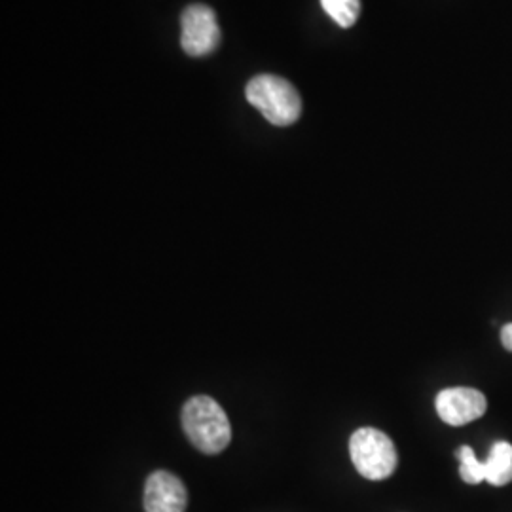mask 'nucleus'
<instances>
[{
	"mask_svg": "<svg viewBox=\"0 0 512 512\" xmlns=\"http://www.w3.org/2000/svg\"><path fill=\"white\" fill-rule=\"evenodd\" d=\"M181 420L188 440L207 456H217L232 440V425L226 412L207 395L188 399Z\"/></svg>",
	"mask_w": 512,
	"mask_h": 512,
	"instance_id": "1",
	"label": "nucleus"
},
{
	"mask_svg": "<svg viewBox=\"0 0 512 512\" xmlns=\"http://www.w3.org/2000/svg\"><path fill=\"white\" fill-rule=\"evenodd\" d=\"M247 101L274 126H291L302 112V99L293 84L275 74H258L245 90Z\"/></svg>",
	"mask_w": 512,
	"mask_h": 512,
	"instance_id": "2",
	"label": "nucleus"
},
{
	"mask_svg": "<svg viewBox=\"0 0 512 512\" xmlns=\"http://www.w3.org/2000/svg\"><path fill=\"white\" fill-rule=\"evenodd\" d=\"M349 456L357 473L368 480H384L395 473L399 456L393 440L380 429L363 427L349 439Z\"/></svg>",
	"mask_w": 512,
	"mask_h": 512,
	"instance_id": "3",
	"label": "nucleus"
},
{
	"mask_svg": "<svg viewBox=\"0 0 512 512\" xmlns=\"http://www.w3.org/2000/svg\"><path fill=\"white\" fill-rule=\"evenodd\" d=\"M217 14L205 4L188 6L181 16V46L190 57L213 54L220 44Z\"/></svg>",
	"mask_w": 512,
	"mask_h": 512,
	"instance_id": "4",
	"label": "nucleus"
},
{
	"mask_svg": "<svg viewBox=\"0 0 512 512\" xmlns=\"http://www.w3.org/2000/svg\"><path fill=\"white\" fill-rule=\"evenodd\" d=\"M440 420L452 427H461L476 421L486 412V397L473 387H450L437 395Z\"/></svg>",
	"mask_w": 512,
	"mask_h": 512,
	"instance_id": "5",
	"label": "nucleus"
},
{
	"mask_svg": "<svg viewBox=\"0 0 512 512\" xmlns=\"http://www.w3.org/2000/svg\"><path fill=\"white\" fill-rule=\"evenodd\" d=\"M188 494L183 480L167 471H156L148 476L145 486V511L184 512Z\"/></svg>",
	"mask_w": 512,
	"mask_h": 512,
	"instance_id": "6",
	"label": "nucleus"
},
{
	"mask_svg": "<svg viewBox=\"0 0 512 512\" xmlns=\"http://www.w3.org/2000/svg\"><path fill=\"white\" fill-rule=\"evenodd\" d=\"M486 482L492 486H507L512 482V444L505 440H497L490 448V454L484 461Z\"/></svg>",
	"mask_w": 512,
	"mask_h": 512,
	"instance_id": "7",
	"label": "nucleus"
},
{
	"mask_svg": "<svg viewBox=\"0 0 512 512\" xmlns=\"http://www.w3.org/2000/svg\"><path fill=\"white\" fill-rule=\"evenodd\" d=\"M321 6L342 29L353 27L361 14V0H321Z\"/></svg>",
	"mask_w": 512,
	"mask_h": 512,
	"instance_id": "8",
	"label": "nucleus"
},
{
	"mask_svg": "<svg viewBox=\"0 0 512 512\" xmlns=\"http://www.w3.org/2000/svg\"><path fill=\"white\" fill-rule=\"evenodd\" d=\"M456 458L459 461V476L463 482H467L471 486L486 482L484 461L476 458L475 450L471 446H459Z\"/></svg>",
	"mask_w": 512,
	"mask_h": 512,
	"instance_id": "9",
	"label": "nucleus"
},
{
	"mask_svg": "<svg viewBox=\"0 0 512 512\" xmlns=\"http://www.w3.org/2000/svg\"><path fill=\"white\" fill-rule=\"evenodd\" d=\"M501 344L507 351H512V323L501 329Z\"/></svg>",
	"mask_w": 512,
	"mask_h": 512,
	"instance_id": "10",
	"label": "nucleus"
}]
</instances>
